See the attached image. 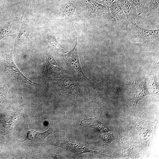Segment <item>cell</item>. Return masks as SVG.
<instances>
[{
    "label": "cell",
    "instance_id": "obj_1",
    "mask_svg": "<svg viewBox=\"0 0 159 159\" xmlns=\"http://www.w3.org/2000/svg\"><path fill=\"white\" fill-rule=\"evenodd\" d=\"M5 71L11 80L20 83L37 87L38 84L26 77L19 69L13 59V51L8 50L5 52Z\"/></svg>",
    "mask_w": 159,
    "mask_h": 159
},
{
    "label": "cell",
    "instance_id": "obj_2",
    "mask_svg": "<svg viewBox=\"0 0 159 159\" xmlns=\"http://www.w3.org/2000/svg\"><path fill=\"white\" fill-rule=\"evenodd\" d=\"M62 57L76 80L85 82H90L82 69L78 53L77 38L73 48L67 53L62 55Z\"/></svg>",
    "mask_w": 159,
    "mask_h": 159
},
{
    "label": "cell",
    "instance_id": "obj_3",
    "mask_svg": "<svg viewBox=\"0 0 159 159\" xmlns=\"http://www.w3.org/2000/svg\"><path fill=\"white\" fill-rule=\"evenodd\" d=\"M158 120L153 122L144 121L140 117L134 121V125L138 132L141 145L145 147L149 146L155 134Z\"/></svg>",
    "mask_w": 159,
    "mask_h": 159
},
{
    "label": "cell",
    "instance_id": "obj_4",
    "mask_svg": "<svg viewBox=\"0 0 159 159\" xmlns=\"http://www.w3.org/2000/svg\"><path fill=\"white\" fill-rule=\"evenodd\" d=\"M132 37L137 41L145 43H158L159 30L141 28L135 22L131 24Z\"/></svg>",
    "mask_w": 159,
    "mask_h": 159
},
{
    "label": "cell",
    "instance_id": "obj_5",
    "mask_svg": "<svg viewBox=\"0 0 159 159\" xmlns=\"http://www.w3.org/2000/svg\"><path fill=\"white\" fill-rule=\"evenodd\" d=\"M63 75L59 77L58 80L60 91L67 95L82 98L83 96L80 87L72 78Z\"/></svg>",
    "mask_w": 159,
    "mask_h": 159
},
{
    "label": "cell",
    "instance_id": "obj_6",
    "mask_svg": "<svg viewBox=\"0 0 159 159\" xmlns=\"http://www.w3.org/2000/svg\"><path fill=\"white\" fill-rule=\"evenodd\" d=\"M29 33V25L26 21L22 19L19 33L15 39L14 52L20 54L26 53L27 42Z\"/></svg>",
    "mask_w": 159,
    "mask_h": 159
},
{
    "label": "cell",
    "instance_id": "obj_7",
    "mask_svg": "<svg viewBox=\"0 0 159 159\" xmlns=\"http://www.w3.org/2000/svg\"><path fill=\"white\" fill-rule=\"evenodd\" d=\"M24 14L21 17L12 18L0 27V41L7 37H12L15 39L19 33Z\"/></svg>",
    "mask_w": 159,
    "mask_h": 159
},
{
    "label": "cell",
    "instance_id": "obj_8",
    "mask_svg": "<svg viewBox=\"0 0 159 159\" xmlns=\"http://www.w3.org/2000/svg\"><path fill=\"white\" fill-rule=\"evenodd\" d=\"M44 72L47 76L58 78L65 73L63 68L50 54H47L46 61L44 66Z\"/></svg>",
    "mask_w": 159,
    "mask_h": 159
},
{
    "label": "cell",
    "instance_id": "obj_9",
    "mask_svg": "<svg viewBox=\"0 0 159 159\" xmlns=\"http://www.w3.org/2000/svg\"><path fill=\"white\" fill-rule=\"evenodd\" d=\"M109 9L118 27L120 29H127L130 21L117 1L112 3Z\"/></svg>",
    "mask_w": 159,
    "mask_h": 159
},
{
    "label": "cell",
    "instance_id": "obj_10",
    "mask_svg": "<svg viewBox=\"0 0 159 159\" xmlns=\"http://www.w3.org/2000/svg\"><path fill=\"white\" fill-rule=\"evenodd\" d=\"M133 105L135 108L139 101L150 93L148 91L145 80L135 82L133 84Z\"/></svg>",
    "mask_w": 159,
    "mask_h": 159
},
{
    "label": "cell",
    "instance_id": "obj_11",
    "mask_svg": "<svg viewBox=\"0 0 159 159\" xmlns=\"http://www.w3.org/2000/svg\"><path fill=\"white\" fill-rule=\"evenodd\" d=\"M117 1L131 24L134 22L137 17L139 15L134 5L128 0H117Z\"/></svg>",
    "mask_w": 159,
    "mask_h": 159
},
{
    "label": "cell",
    "instance_id": "obj_12",
    "mask_svg": "<svg viewBox=\"0 0 159 159\" xmlns=\"http://www.w3.org/2000/svg\"><path fill=\"white\" fill-rule=\"evenodd\" d=\"M97 117L90 118L87 120L84 119L82 121L80 124L83 127H88L94 128L97 130L100 134L107 133L112 130L103 123L98 120Z\"/></svg>",
    "mask_w": 159,
    "mask_h": 159
},
{
    "label": "cell",
    "instance_id": "obj_13",
    "mask_svg": "<svg viewBox=\"0 0 159 159\" xmlns=\"http://www.w3.org/2000/svg\"><path fill=\"white\" fill-rule=\"evenodd\" d=\"M54 133L52 128H50L47 131L39 132L32 130L27 132L25 139L22 141L32 140L37 142H42L44 139L48 135Z\"/></svg>",
    "mask_w": 159,
    "mask_h": 159
},
{
    "label": "cell",
    "instance_id": "obj_14",
    "mask_svg": "<svg viewBox=\"0 0 159 159\" xmlns=\"http://www.w3.org/2000/svg\"><path fill=\"white\" fill-rule=\"evenodd\" d=\"M159 7V0H153L150 5L143 12L145 13V16L148 20L151 19L155 15L158 16Z\"/></svg>",
    "mask_w": 159,
    "mask_h": 159
},
{
    "label": "cell",
    "instance_id": "obj_15",
    "mask_svg": "<svg viewBox=\"0 0 159 159\" xmlns=\"http://www.w3.org/2000/svg\"><path fill=\"white\" fill-rule=\"evenodd\" d=\"M45 35L48 45L51 48L60 52L64 51V48L59 43L54 36L48 32H45Z\"/></svg>",
    "mask_w": 159,
    "mask_h": 159
},
{
    "label": "cell",
    "instance_id": "obj_16",
    "mask_svg": "<svg viewBox=\"0 0 159 159\" xmlns=\"http://www.w3.org/2000/svg\"><path fill=\"white\" fill-rule=\"evenodd\" d=\"M135 6L137 12L140 15L150 4L153 0H128Z\"/></svg>",
    "mask_w": 159,
    "mask_h": 159
},
{
    "label": "cell",
    "instance_id": "obj_17",
    "mask_svg": "<svg viewBox=\"0 0 159 159\" xmlns=\"http://www.w3.org/2000/svg\"><path fill=\"white\" fill-rule=\"evenodd\" d=\"M77 6V2L74 1H70L64 5L63 9L65 14L70 16L75 12Z\"/></svg>",
    "mask_w": 159,
    "mask_h": 159
},
{
    "label": "cell",
    "instance_id": "obj_18",
    "mask_svg": "<svg viewBox=\"0 0 159 159\" xmlns=\"http://www.w3.org/2000/svg\"><path fill=\"white\" fill-rule=\"evenodd\" d=\"M99 142L103 145H106L115 139V138L112 134L110 133L100 134Z\"/></svg>",
    "mask_w": 159,
    "mask_h": 159
},
{
    "label": "cell",
    "instance_id": "obj_19",
    "mask_svg": "<svg viewBox=\"0 0 159 159\" xmlns=\"http://www.w3.org/2000/svg\"><path fill=\"white\" fill-rule=\"evenodd\" d=\"M9 89V86L7 83H0V104L4 100Z\"/></svg>",
    "mask_w": 159,
    "mask_h": 159
},
{
    "label": "cell",
    "instance_id": "obj_20",
    "mask_svg": "<svg viewBox=\"0 0 159 159\" xmlns=\"http://www.w3.org/2000/svg\"><path fill=\"white\" fill-rule=\"evenodd\" d=\"M3 0H0V10L1 9L3 3Z\"/></svg>",
    "mask_w": 159,
    "mask_h": 159
},
{
    "label": "cell",
    "instance_id": "obj_21",
    "mask_svg": "<svg viewBox=\"0 0 159 159\" xmlns=\"http://www.w3.org/2000/svg\"><path fill=\"white\" fill-rule=\"evenodd\" d=\"M28 0H26V7L25 8V9H26V6L27 5V3L28 2Z\"/></svg>",
    "mask_w": 159,
    "mask_h": 159
}]
</instances>
